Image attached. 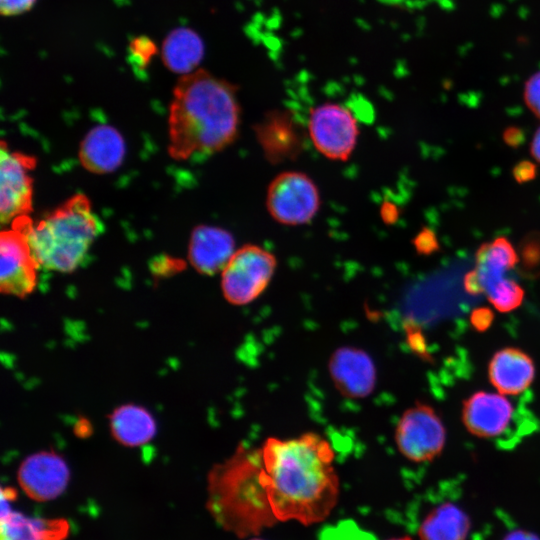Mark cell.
I'll list each match as a JSON object with an SVG mask.
<instances>
[{
  "mask_svg": "<svg viewBox=\"0 0 540 540\" xmlns=\"http://www.w3.org/2000/svg\"><path fill=\"white\" fill-rule=\"evenodd\" d=\"M204 43L191 28L178 27L165 37L161 58L165 67L177 74L186 75L197 70L204 57Z\"/></svg>",
  "mask_w": 540,
  "mask_h": 540,
  "instance_id": "ffe728a7",
  "label": "cell"
},
{
  "mask_svg": "<svg viewBox=\"0 0 540 540\" xmlns=\"http://www.w3.org/2000/svg\"><path fill=\"white\" fill-rule=\"evenodd\" d=\"M395 442L400 453L408 460L431 461L444 449L446 428L433 407L417 402L398 421Z\"/></svg>",
  "mask_w": 540,
  "mask_h": 540,
  "instance_id": "ba28073f",
  "label": "cell"
},
{
  "mask_svg": "<svg viewBox=\"0 0 540 540\" xmlns=\"http://www.w3.org/2000/svg\"><path fill=\"white\" fill-rule=\"evenodd\" d=\"M125 151L124 139L116 128L98 125L81 141L79 161L91 173L107 174L121 165Z\"/></svg>",
  "mask_w": 540,
  "mask_h": 540,
  "instance_id": "ac0fdd59",
  "label": "cell"
},
{
  "mask_svg": "<svg viewBox=\"0 0 540 540\" xmlns=\"http://www.w3.org/2000/svg\"><path fill=\"white\" fill-rule=\"evenodd\" d=\"M504 143L512 148H518L524 144L526 134L524 130L518 126H509L503 131Z\"/></svg>",
  "mask_w": 540,
  "mask_h": 540,
  "instance_id": "f546056e",
  "label": "cell"
},
{
  "mask_svg": "<svg viewBox=\"0 0 540 540\" xmlns=\"http://www.w3.org/2000/svg\"><path fill=\"white\" fill-rule=\"evenodd\" d=\"M471 522L456 504L446 502L433 508L421 522L420 540H467Z\"/></svg>",
  "mask_w": 540,
  "mask_h": 540,
  "instance_id": "7402d4cb",
  "label": "cell"
},
{
  "mask_svg": "<svg viewBox=\"0 0 540 540\" xmlns=\"http://www.w3.org/2000/svg\"><path fill=\"white\" fill-rule=\"evenodd\" d=\"M235 251V239L228 230L202 224L191 233L188 259L197 272L215 275L222 272Z\"/></svg>",
  "mask_w": 540,
  "mask_h": 540,
  "instance_id": "9a60e30c",
  "label": "cell"
},
{
  "mask_svg": "<svg viewBox=\"0 0 540 540\" xmlns=\"http://www.w3.org/2000/svg\"><path fill=\"white\" fill-rule=\"evenodd\" d=\"M320 204L316 183L301 171H284L276 175L268 185L265 197L269 215L287 226L310 223L317 215Z\"/></svg>",
  "mask_w": 540,
  "mask_h": 540,
  "instance_id": "8992f818",
  "label": "cell"
},
{
  "mask_svg": "<svg viewBox=\"0 0 540 540\" xmlns=\"http://www.w3.org/2000/svg\"><path fill=\"white\" fill-rule=\"evenodd\" d=\"M475 271L480 279L483 293L505 278V273L518 265L517 250L504 236L483 243L475 254Z\"/></svg>",
  "mask_w": 540,
  "mask_h": 540,
  "instance_id": "44dd1931",
  "label": "cell"
},
{
  "mask_svg": "<svg viewBox=\"0 0 540 540\" xmlns=\"http://www.w3.org/2000/svg\"><path fill=\"white\" fill-rule=\"evenodd\" d=\"M129 56L137 67L144 69L158 53L155 42L144 35L135 37L128 46Z\"/></svg>",
  "mask_w": 540,
  "mask_h": 540,
  "instance_id": "d4e9b609",
  "label": "cell"
},
{
  "mask_svg": "<svg viewBox=\"0 0 540 540\" xmlns=\"http://www.w3.org/2000/svg\"><path fill=\"white\" fill-rule=\"evenodd\" d=\"M307 133L316 150L324 157L346 161L357 145L359 126L345 106L323 103L310 111Z\"/></svg>",
  "mask_w": 540,
  "mask_h": 540,
  "instance_id": "52a82bcc",
  "label": "cell"
},
{
  "mask_svg": "<svg viewBox=\"0 0 540 540\" xmlns=\"http://www.w3.org/2000/svg\"><path fill=\"white\" fill-rule=\"evenodd\" d=\"M503 540H540V538L530 531L516 529L509 532Z\"/></svg>",
  "mask_w": 540,
  "mask_h": 540,
  "instance_id": "d6a6232c",
  "label": "cell"
},
{
  "mask_svg": "<svg viewBox=\"0 0 540 540\" xmlns=\"http://www.w3.org/2000/svg\"><path fill=\"white\" fill-rule=\"evenodd\" d=\"M256 140L270 163L295 160L303 151L304 132L288 110H272L254 126Z\"/></svg>",
  "mask_w": 540,
  "mask_h": 540,
  "instance_id": "7c38bea8",
  "label": "cell"
},
{
  "mask_svg": "<svg viewBox=\"0 0 540 540\" xmlns=\"http://www.w3.org/2000/svg\"><path fill=\"white\" fill-rule=\"evenodd\" d=\"M1 540H65L70 524L63 518L29 517L10 507L15 498L13 489H2Z\"/></svg>",
  "mask_w": 540,
  "mask_h": 540,
  "instance_id": "2e32d148",
  "label": "cell"
},
{
  "mask_svg": "<svg viewBox=\"0 0 540 540\" xmlns=\"http://www.w3.org/2000/svg\"><path fill=\"white\" fill-rule=\"evenodd\" d=\"M0 290L3 294L25 297L37 284L39 266L23 231L12 227L0 234Z\"/></svg>",
  "mask_w": 540,
  "mask_h": 540,
  "instance_id": "30bf717a",
  "label": "cell"
},
{
  "mask_svg": "<svg viewBox=\"0 0 540 540\" xmlns=\"http://www.w3.org/2000/svg\"><path fill=\"white\" fill-rule=\"evenodd\" d=\"M277 267L273 253L257 244L236 249L221 272V290L233 305H246L258 298L271 282Z\"/></svg>",
  "mask_w": 540,
  "mask_h": 540,
  "instance_id": "5b68a950",
  "label": "cell"
},
{
  "mask_svg": "<svg viewBox=\"0 0 540 540\" xmlns=\"http://www.w3.org/2000/svg\"><path fill=\"white\" fill-rule=\"evenodd\" d=\"M260 449L263 478L278 521L310 525L324 520L339 496L330 443L309 432L289 439L270 437Z\"/></svg>",
  "mask_w": 540,
  "mask_h": 540,
  "instance_id": "6da1fadb",
  "label": "cell"
},
{
  "mask_svg": "<svg viewBox=\"0 0 540 540\" xmlns=\"http://www.w3.org/2000/svg\"><path fill=\"white\" fill-rule=\"evenodd\" d=\"M519 273L524 277H540V232H528L517 249Z\"/></svg>",
  "mask_w": 540,
  "mask_h": 540,
  "instance_id": "cb8c5ba5",
  "label": "cell"
},
{
  "mask_svg": "<svg viewBox=\"0 0 540 540\" xmlns=\"http://www.w3.org/2000/svg\"><path fill=\"white\" fill-rule=\"evenodd\" d=\"M513 415V404L499 392L477 391L463 402V424L472 435L480 438L492 439L503 434Z\"/></svg>",
  "mask_w": 540,
  "mask_h": 540,
  "instance_id": "5bb4252c",
  "label": "cell"
},
{
  "mask_svg": "<svg viewBox=\"0 0 540 540\" xmlns=\"http://www.w3.org/2000/svg\"><path fill=\"white\" fill-rule=\"evenodd\" d=\"M488 378L497 392L509 396L526 391L535 378L531 356L517 347L496 351L488 364Z\"/></svg>",
  "mask_w": 540,
  "mask_h": 540,
  "instance_id": "e0dca14e",
  "label": "cell"
},
{
  "mask_svg": "<svg viewBox=\"0 0 540 540\" xmlns=\"http://www.w3.org/2000/svg\"><path fill=\"white\" fill-rule=\"evenodd\" d=\"M328 370L336 389L348 398H365L376 385V367L364 350L352 346L336 349Z\"/></svg>",
  "mask_w": 540,
  "mask_h": 540,
  "instance_id": "4fadbf2b",
  "label": "cell"
},
{
  "mask_svg": "<svg viewBox=\"0 0 540 540\" xmlns=\"http://www.w3.org/2000/svg\"><path fill=\"white\" fill-rule=\"evenodd\" d=\"M12 227L25 233L39 268L62 273L80 265L101 230L84 194L73 195L35 223L28 215L18 217Z\"/></svg>",
  "mask_w": 540,
  "mask_h": 540,
  "instance_id": "277c9868",
  "label": "cell"
},
{
  "mask_svg": "<svg viewBox=\"0 0 540 540\" xmlns=\"http://www.w3.org/2000/svg\"><path fill=\"white\" fill-rule=\"evenodd\" d=\"M418 254L429 256L440 250V243L434 230L423 227L413 239Z\"/></svg>",
  "mask_w": 540,
  "mask_h": 540,
  "instance_id": "4316f807",
  "label": "cell"
},
{
  "mask_svg": "<svg viewBox=\"0 0 540 540\" xmlns=\"http://www.w3.org/2000/svg\"><path fill=\"white\" fill-rule=\"evenodd\" d=\"M512 176L519 184L532 181L537 176V166L529 160H521L512 168Z\"/></svg>",
  "mask_w": 540,
  "mask_h": 540,
  "instance_id": "f1b7e54d",
  "label": "cell"
},
{
  "mask_svg": "<svg viewBox=\"0 0 540 540\" xmlns=\"http://www.w3.org/2000/svg\"><path fill=\"white\" fill-rule=\"evenodd\" d=\"M37 0H0V12L3 16L21 15L33 8Z\"/></svg>",
  "mask_w": 540,
  "mask_h": 540,
  "instance_id": "83f0119b",
  "label": "cell"
},
{
  "mask_svg": "<svg viewBox=\"0 0 540 540\" xmlns=\"http://www.w3.org/2000/svg\"><path fill=\"white\" fill-rule=\"evenodd\" d=\"M523 97L528 109L540 119V71L525 82Z\"/></svg>",
  "mask_w": 540,
  "mask_h": 540,
  "instance_id": "484cf974",
  "label": "cell"
},
{
  "mask_svg": "<svg viewBox=\"0 0 540 540\" xmlns=\"http://www.w3.org/2000/svg\"><path fill=\"white\" fill-rule=\"evenodd\" d=\"M249 540H262V539L256 538V537H255V538H251V539H249Z\"/></svg>",
  "mask_w": 540,
  "mask_h": 540,
  "instance_id": "d590c367",
  "label": "cell"
},
{
  "mask_svg": "<svg viewBox=\"0 0 540 540\" xmlns=\"http://www.w3.org/2000/svg\"><path fill=\"white\" fill-rule=\"evenodd\" d=\"M109 428L114 440L126 447L142 446L157 432V424L150 411L133 403L120 405L112 411Z\"/></svg>",
  "mask_w": 540,
  "mask_h": 540,
  "instance_id": "d6986e66",
  "label": "cell"
},
{
  "mask_svg": "<svg viewBox=\"0 0 540 540\" xmlns=\"http://www.w3.org/2000/svg\"><path fill=\"white\" fill-rule=\"evenodd\" d=\"M464 287L466 291L472 295H478L483 293V288L478 277L477 272L474 270L469 271L464 277Z\"/></svg>",
  "mask_w": 540,
  "mask_h": 540,
  "instance_id": "1f68e13d",
  "label": "cell"
},
{
  "mask_svg": "<svg viewBox=\"0 0 540 540\" xmlns=\"http://www.w3.org/2000/svg\"><path fill=\"white\" fill-rule=\"evenodd\" d=\"M485 294L488 301L500 312L516 309L524 298L523 288L516 281L506 277L491 286Z\"/></svg>",
  "mask_w": 540,
  "mask_h": 540,
  "instance_id": "603a6c76",
  "label": "cell"
},
{
  "mask_svg": "<svg viewBox=\"0 0 540 540\" xmlns=\"http://www.w3.org/2000/svg\"><path fill=\"white\" fill-rule=\"evenodd\" d=\"M206 506L218 525L239 538L256 536L278 521L263 478L260 448L240 444L210 469Z\"/></svg>",
  "mask_w": 540,
  "mask_h": 540,
  "instance_id": "3957f363",
  "label": "cell"
},
{
  "mask_svg": "<svg viewBox=\"0 0 540 540\" xmlns=\"http://www.w3.org/2000/svg\"><path fill=\"white\" fill-rule=\"evenodd\" d=\"M36 159L25 153L10 150L2 141L0 148V218L12 222L32 210L33 180L30 172Z\"/></svg>",
  "mask_w": 540,
  "mask_h": 540,
  "instance_id": "9c48e42d",
  "label": "cell"
},
{
  "mask_svg": "<svg viewBox=\"0 0 540 540\" xmlns=\"http://www.w3.org/2000/svg\"><path fill=\"white\" fill-rule=\"evenodd\" d=\"M531 156L540 163V127L534 133L530 144Z\"/></svg>",
  "mask_w": 540,
  "mask_h": 540,
  "instance_id": "836d02e7",
  "label": "cell"
},
{
  "mask_svg": "<svg viewBox=\"0 0 540 540\" xmlns=\"http://www.w3.org/2000/svg\"><path fill=\"white\" fill-rule=\"evenodd\" d=\"M389 540H412L410 537H398V538H392V539H389Z\"/></svg>",
  "mask_w": 540,
  "mask_h": 540,
  "instance_id": "e575fe53",
  "label": "cell"
},
{
  "mask_svg": "<svg viewBox=\"0 0 540 540\" xmlns=\"http://www.w3.org/2000/svg\"><path fill=\"white\" fill-rule=\"evenodd\" d=\"M493 320V313L488 308H477L471 314V323L479 331L487 329Z\"/></svg>",
  "mask_w": 540,
  "mask_h": 540,
  "instance_id": "4dcf8cb0",
  "label": "cell"
},
{
  "mask_svg": "<svg viewBox=\"0 0 540 540\" xmlns=\"http://www.w3.org/2000/svg\"><path fill=\"white\" fill-rule=\"evenodd\" d=\"M240 121L236 86L203 69L182 75L169 106L168 153L188 160L220 152L237 139Z\"/></svg>",
  "mask_w": 540,
  "mask_h": 540,
  "instance_id": "7a4b0ae2",
  "label": "cell"
},
{
  "mask_svg": "<svg viewBox=\"0 0 540 540\" xmlns=\"http://www.w3.org/2000/svg\"><path fill=\"white\" fill-rule=\"evenodd\" d=\"M70 470L64 458L54 451H39L27 456L17 471V481L34 501L46 502L59 497L67 488Z\"/></svg>",
  "mask_w": 540,
  "mask_h": 540,
  "instance_id": "8fae6325",
  "label": "cell"
}]
</instances>
